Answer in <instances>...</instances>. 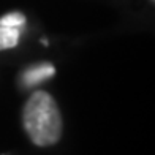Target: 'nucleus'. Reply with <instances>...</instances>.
Listing matches in <instances>:
<instances>
[{
    "label": "nucleus",
    "mask_w": 155,
    "mask_h": 155,
    "mask_svg": "<svg viewBox=\"0 0 155 155\" xmlns=\"http://www.w3.org/2000/svg\"><path fill=\"white\" fill-rule=\"evenodd\" d=\"M25 24V16L22 13H8L3 18H0V27H13L19 29L21 25Z\"/></svg>",
    "instance_id": "20e7f679"
},
{
    "label": "nucleus",
    "mask_w": 155,
    "mask_h": 155,
    "mask_svg": "<svg viewBox=\"0 0 155 155\" xmlns=\"http://www.w3.org/2000/svg\"><path fill=\"white\" fill-rule=\"evenodd\" d=\"M55 68L51 63H38L30 68H27L22 73V84L25 87H32L35 84H40L46 79H49L51 76H54Z\"/></svg>",
    "instance_id": "f03ea898"
},
{
    "label": "nucleus",
    "mask_w": 155,
    "mask_h": 155,
    "mask_svg": "<svg viewBox=\"0 0 155 155\" xmlns=\"http://www.w3.org/2000/svg\"><path fill=\"white\" fill-rule=\"evenodd\" d=\"M19 29L13 27H0V51L3 49H11L16 48L19 43Z\"/></svg>",
    "instance_id": "7ed1b4c3"
},
{
    "label": "nucleus",
    "mask_w": 155,
    "mask_h": 155,
    "mask_svg": "<svg viewBox=\"0 0 155 155\" xmlns=\"http://www.w3.org/2000/svg\"><path fill=\"white\" fill-rule=\"evenodd\" d=\"M24 128L33 144L46 147L62 136V116L55 100L43 90L32 94L24 106Z\"/></svg>",
    "instance_id": "f257e3e1"
}]
</instances>
